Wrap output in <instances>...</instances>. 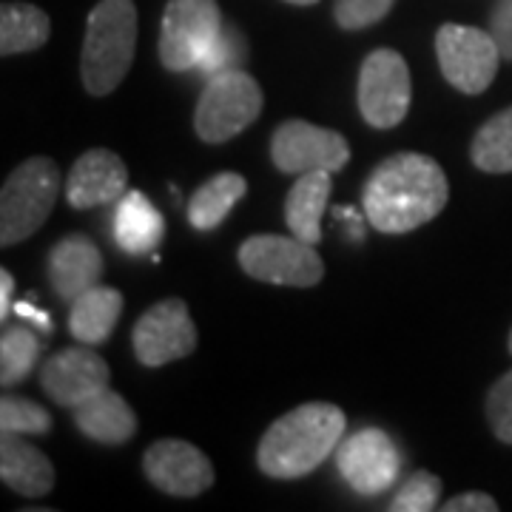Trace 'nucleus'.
Wrapping results in <instances>:
<instances>
[{"instance_id":"obj_29","label":"nucleus","mask_w":512,"mask_h":512,"mask_svg":"<svg viewBox=\"0 0 512 512\" xmlns=\"http://www.w3.org/2000/svg\"><path fill=\"white\" fill-rule=\"evenodd\" d=\"M487 421L493 427L495 439L504 441V444H512V370L504 373L490 387V396H487Z\"/></svg>"},{"instance_id":"obj_33","label":"nucleus","mask_w":512,"mask_h":512,"mask_svg":"<svg viewBox=\"0 0 512 512\" xmlns=\"http://www.w3.org/2000/svg\"><path fill=\"white\" fill-rule=\"evenodd\" d=\"M15 311H18L20 316H29V319H32V322H37V325H40V328H43V330L52 328V325H49V316H46V313H43V311H35L32 305H18Z\"/></svg>"},{"instance_id":"obj_32","label":"nucleus","mask_w":512,"mask_h":512,"mask_svg":"<svg viewBox=\"0 0 512 512\" xmlns=\"http://www.w3.org/2000/svg\"><path fill=\"white\" fill-rule=\"evenodd\" d=\"M12 291H15V279L9 271H0V319H6L12 311Z\"/></svg>"},{"instance_id":"obj_14","label":"nucleus","mask_w":512,"mask_h":512,"mask_svg":"<svg viewBox=\"0 0 512 512\" xmlns=\"http://www.w3.org/2000/svg\"><path fill=\"white\" fill-rule=\"evenodd\" d=\"M89 348L60 350L40 367V384L46 396L60 407L74 410L77 404H83L86 399H92L94 393L109 387L111 370L106 359Z\"/></svg>"},{"instance_id":"obj_35","label":"nucleus","mask_w":512,"mask_h":512,"mask_svg":"<svg viewBox=\"0 0 512 512\" xmlns=\"http://www.w3.org/2000/svg\"><path fill=\"white\" fill-rule=\"evenodd\" d=\"M510 353H512V330H510Z\"/></svg>"},{"instance_id":"obj_19","label":"nucleus","mask_w":512,"mask_h":512,"mask_svg":"<svg viewBox=\"0 0 512 512\" xmlns=\"http://www.w3.org/2000/svg\"><path fill=\"white\" fill-rule=\"evenodd\" d=\"M330 171H308L299 174L285 200V222L293 237L305 239L311 245L322 242V214L330 200Z\"/></svg>"},{"instance_id":"obj_4","label":"nucleus","mask_w":512,"mask_h":512,"mask_svg":"<svg viewBox=\"0 0 512 512\" xmlns=\"http://www.w3.org/2000/svg\"><path fill=\"white\" fill-rule=\"evenodd\" d=\"M60 194V171L49 157H29L6 177L0 191V242L18 245L49 220Z\"/></svg>"},{"instance_id":"obj_22","label":"nucleus","mask_w":512,"mask_h":512,"mask_svg":"<svg viewBox=\"0 0 512 512\" xmlns=\"http://www.w3.org/2000/svg\"><path fill=\"white\" fill-rule=\"evenodd\" d=\"M245 191H248V183H245L242 174L222 171V174L211 177L208 183H202L194 191V197L188 202V222L197 231H214V228H220V222L245 197Z\"/></svg>"},{"instance_id":"obj_18","label":"nucleus","mask_w":512,"mask_h":512,"mask_svg":"<svg viewBox=\"0 0 512 512\" xmlns=\"http://www.w3.org/2000/svg\"><path fill=\"white\" fill-rule=\"evenodd\" d=\"M74 424L83 436L100 444H126L137 433V416L128 402L114 390H100L92 399L77 404L72 410Z\"/></svg>"},{"instance_id":"obj_11","label":"nucleus","mask_w":512,"mask_h":512,"mask_svg":"<svg viewBox=\"0 0 512 512\" xmlns=\"http://www.w3.org/2000/svg\"><path fill=\"white\" fill-rule=\"evenodd\" d=\"M271 160L282 174H333L348 165L350 146L339 131L319 128L305 120H288L271 137Z\"/></svg>"},{"instance_id":"obj_34","label":"nucleus","mask_w":512,"mask_h":512,"mask_svg":"<svg viewBox=\"0 0 512 512\" xmlns=\"http://www.w3.org/2000/svg\"><path fill=\"white\" fill-rule=\"evenodd\" d=\"M285 3H293V6H313V3H319V0H285Z\"/></svg>"},{"instance_id":"obj_1","label":"nucleus","mask_w":512,"mask_h":512,"mask_svg":"<svg viewBox=\"0 0 512 512\" xmlns=\"http://www.w3.org/2000/svg\"><path fill=\"white\" fill-rule=\"evenodd\" d=\"M450 200V185L433 157L393 154L373 168L362 191L367 222L382 234H410L436 220Z\"/></svg>"},{"instance_id":"obj_31","label":"nucleus","mask_w":512,"mask_h":512,"mask_svg":"<svg viewBox=\"0 0 512 512\" xmlns=\"http://www.w3.org/2000/svg\"><path fill=\"white\" fill-rule=\"evenodd\" d=\"M447 512H495L498 501L487 493H461L450 501H444Z\"/></svg>"},{"instance_id":"obj_20","label":"nucleus","mask_w":512,"mask_h":512,"mask_svg":"<svg viewBox=\"0 0 512 512\" xmlns=\"http://www.w3.org/2000/svg\"><path fill=\"white\" fill-rule=\"evenodd\" d=\"M120 313H123V293L106 285H94L72 302L69 330L80 345L94 348V345L109 342Z\"/></svg>"},{"instance_id":"obj_23","label":"nucleus","mask_w":512,"mask_h":512,"mask_svg":"<svg viewBox=\"0 0 512 512\" xmlns=\"http://www.w3.org/2000/svg\"><path fill=\"white\" fill-rule=\"evenodd\" d=\"M52 20L32 3H3L0 9V55L12 57L46 46Z\"/></svg>"},{"instance_id":"obj_13","label":"nucleus","mask_w":512,"mask_h":512,"mask_svg":"<svg viewBox=\"0 0 512 512\" xmlns=\"http://www.w3.org/2000/svg\"><path fill=\"white\" fill-rule=\"evenodd\" d=\"M146 478L168 495L194 498L214 484V467L200 447L180 439H163L151 444L143 456Z\"/></svg>"},{"instance_id":"obj_26","label":"nucleus","mask_w":512,"mask_h":512,"mask_svg":"<svg viewBox=\"0 0 512 512\" xmlns=\"http://www.w3.org/2000/svg\"><path fill=\"white\" fill-rule=\"evenodd\" d=\"M0 430L18 436H46L52 430V416L32 399L3 396L0 402Z\"/></svg>"},{"instance_id":"obj_21","label":"nucleus","mask_w":512,"mask_h":512,"mask_svg":"<svg viewBox=\"0 0 512 512\" xmlns=\"http://www.w3.org/2000/svg\"><path fill=\"white\" fill-rule=\"evenodd\" d=\"M163 234V214L140 191H126V197L120 200V208H117V220H114L117 245L126 254H151L160 245Z\"/></svg>"},{"instance_id":"obj_2","label":"nucleus","mask_w":512,"mask_h":512,"mask_svg":"<svg viewBox=\"0 0 512 512\" xmlns=\"http://www.w3.org/2000/svg\"><path fill=\"white\" fill-rule=\"evenodd\" d=\"M345 427L348 419L336 404H299L268 427L256 450V464L271 478L308 476L339 447Z\"/></svg>"},{"instance_id":"obj_15","label":"nucleus","mask_w":512,"mask_h":512,"mask_svg":"<svg viewBox=\"0 0 512 512\" xmlns=\"http://www.w3.org/2000/svg\"><path fill=\"white\" fill-rule=\"evenodd\" d=\"M128 168L109 148L86 151L66 180V200L72 208H94L109 205L126 197Z\"/></svg>"},{"instance_id":"obj_30","label":"nucleus","mask_w":512,"mask_h":512,"mask_svg":"<svg viewBox=\"0 0 512 512\" xmlns=\"http://www.w3.org/2000/svg\"><path fill=\"white\" fill-rule=\"evenodd\" d=\"M490 35L495 37L501 57L512 60V0H498L490 15Z\"/></svg>"},{"instance_id":"obj_27","label":"nucleus","mask_w":512,"mask_h":512,"mask_svg":"<svg viewBox=\"0 0 512 512\" xmlns=\"http://www.w3.org/2000/svg\"><path fill=\"white\" fill-rule=\"evenodd\" d=\"M441 498V478L421 470L404 481L399 493L390 501V512H430L439 507Z\"/></svg>"},{"instance_id":"obj_7","label":"nucleus","mask_w":512,"mask_h":512,"mask_svg":"<svg viewBox=\"0 0 512 512\" xmlns=\"http://www.w3.org/2000/svg\"><path fill=\"white\" fill-rule=\"evenodd\" d=\"M239 265L251 279L288 288H313L325 276V262L313 251L311 242L276 234L245 239L239 245Z\"/></svg>"},{"instance_id":"obj_24","label":"nucleus","mask_w":512,"mask_h":512,"mask_svg":"<svg viewBox=\"0 0 512 512\" xmlns=\"http://www.w3.org/2000/svg\"><path fill=\"white\" fill-rule=\"evenodd\" d=\"M470 157L478 171L510 174L512 171V106L498 111L478 128L470 146Z\"/></svg>"},{"instance_id":"obj_8","label":"nucleus","mask_w":512,"mask_h":512,"mask_svg":"<svg viewBox=\"0 0 512 512\" xmlns=\"http://www.w3.org/2000/svg\"><path fill=\"white\" fill-rule=\"evenodd\" d=\"M436 55L444 80L464 94H481L490 89L498 74L501 49L495 37L476 26L444 23L436 32Z\"/></svg>"},{"instance_id":"obj_25","label":"nucleus","mask_w":512,"mask_h":512,"mask_svg":"<svg viewBox=\"0 0 512 512\" xmlns=\"http://www.w3.org/2000/svg\"><path fill=\"white\" fill-rule=\"evenodd\" d=\"M40 339L29 328H9L0 339V382L3 387L23 382L40 359Z\"/></svg>"},{"instance_id":"obj_5","label":"nucleus","mask_w":512,"mask_h":512,"mask_svg":"<svg viewBox=\"0 0 512 512\" xmlns=\"http://www.w3.org/2000/svg\"><path fill=\"white\" fill-rule=\"evenodd\" d=\"M262 103V89L251 74L242 69H222L211 74L205 92L200 94L194 128L202 143H228L262 114Z\"/></svg>"},{"instance_id":"obj_10","label":"nucleus","mask_w":512,"mask_h":512,"mask_svg":"<svg viewBox=\"0 0 512 512\" xmlns=\"http://www.w3.org/2000/svg\"><path fill=\"white\" fill-rule=\"evenodd\" d=\"M131 345L137 362L163 367L185 359L197 350V325L183 299L171 296L151 305L131 330Z\"/></svg>"},{"instance_id":"obj_12","label":"nucleus","mask_w":512,"mask_h":512,"mask_svg":"<svg viewBox=\"0 0 512 512\" xmlns=\"http://www.w3.org/2000/svg\"><path fill=\"white\" fill-rule=\"evenodd\" d=\"M339 473L359 495L384 493L402 470V458L393 439L382 430H362L339 444Z\"/></svg>"},{"instance_id":"obj_28","label":"nucleus","mask_w":512,"mask_h":512,"mask_svg":"<svg viewBox=\"0 0 512 512\" xmlns=\"http://www.w3.org/2000/svg\"><path fill=\"white\" fill-rule=\"evenodd\" d=\"M393 3L396 0H336L333 18L345 32H356V29H367V26L387 18Z\"/></svg>"},{"instance_id":"obj_6","label":"nucleus","mask_w":512,"mask_h":512,"mask_svg":"<svg viewBox=\"0 0 512 512\" xmlns=\"http://www.w3.org/2000/svg\"><path fill=\"white\" fill-rule=\"evenodd\" d=\"M217 0H168L160 26V60L168 72H188L205 63L222 37Z\"/></svg>"},{"instance_id":"obj_9","label":"nucleus","mask_w":512,"mask_h":512,"mask_svg":"<svg viewBox=\"0 0 512 512\" xmlns=\"http://www.w3.org/2000/svg\"><path fill=\"white\" fill-rule=\"evenodd\" d=\"M413 97L407 60L393 49H376L359 72V111L367 126L396 128L407 117Z\"/></svg>"},{"instance_id":"obj_16","label":"nucleus","mask_w":512,"mask_h":512,"mask_svg":"<svg viewBox=\"0 0 512 512\" xmlns=\"http://www.w3.org/2000/svg\"><path fill=\"white\" fill-rule=\"evenodd\" d=\"M49 279L60 299L74 302L103 279V254L86 234H69L49 254Z\"/></svg>"},{"instance_id":"obj_17","label":"nucleus","mask_w":512,"mask_h":512,"mask_svg":"<svg viewBox=\"0 0 512 512\" xmlns=\"http://www.w3.org/2000/svg\"><path fill=\"white\" fill-rule=\"evenodd\" d=\"M0 478L6 487L26 498H40L55 487V467L18 433L0 436Z\"/></svg>"},{"instance_id":"obj_3","label":"nucleus","mask_w":512,"mask_h":512,"mask_svg":"<svg viewBox=\"0 0 512 512\" xmlns=\"http://www.w3.org/2000/svg\"><path fill=\"white\" fill-rule=\"evenodd\" d=\"M137 49L134 0H100L86 20L80 77L92 97L111 94L131 69Z\"/></svg>"}]
</instances>
